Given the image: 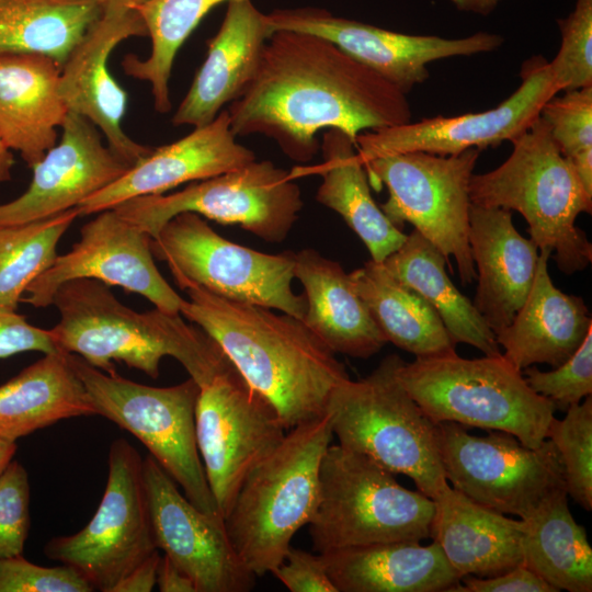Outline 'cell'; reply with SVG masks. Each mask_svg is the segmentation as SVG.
<instances>
[{
    "label": "cell",
    "mask_w": 592,
    "mask_h": 592,
    "mask_svg": "<svg viewBox=\"0 0 592 592\" xmlns=\"http://www.w3.org/2000/svg\"><path fill=\"white\" fill-rule=\"evenodd\" d=\"M227 111L236 137L271 138L298 163L318 153L320 130L355 144L412 121L407 94L328 39L293 31L271 35L257 76Z\"/></svg>",
    "instance_id": "1"
},
{
    "label": "cell",
    "mask_w": 592,
    "mask_h": 592,
    "mask_svg": "<svg viewBox=\"0 0 592 592\" xmlns=\"http://www.w3.org/2000/svg\"><path fill=\"white\" fill-rule=\"evenodd\" d=\"M180 314L204 330L288 430L326 414L333 389L350 378L344 365L303 320L230 300L185 281Z\"/></svg>",
    "instance_id": "2"
},
{
    "label": "cell",
    "mask_w": 592,
    "mask_h": 592,
    "mask_svg": "<svg viewBox=\"0 0 592 592\" xmlns=\"http://www.w3.org/2000/svg\"><path fill=\"white\" fill-rule=\"evenodd\" d=\"M52 305L59 321L48 329L57 350L115 374L114 361L158 378L164 356L175 358L198 386L231 362L220 346L181 314L159 308L138 312L122 304L107 285L90 278L61 284Z\"/></svg>",
    "instance_id": "3"
},
{
    "label": "cell",
    "mask_w": 592,
    "mask_h": 592,
    "mask_svg": "<svg viewBox=\"0 0 592 592\" xmlns=\"http://www.w3.org/2000/svg\"><path fill=\"white\" fill-rule=\"evenodd\" d=\"M511 144L503 163L473 174L471 204L519 212L531 240L554 254L561 272L583 271L592 261V243L576 220L581 213L591 214L592 195L540 116Z\"/></svg>",
    "instance_id": "4"
},
{
    "label": "cell",
    "mask_w": 592,
    "mask_h": 592,
    "mask_svg": "<svg viewBox=\"0 0 592 592\" xmlns=\"http://www.w3.org/2000/svg\"><path fill=\"white\" fill-rule=\"evenodd\" d=\"M332 439L327 413L297 424L242 482L224 522L234 547L257 577L282 563L296 532L311 521L320 464Z\"/></svg>",
    "instance_id": "5"
},
{
    "label": "cell",
    "mask_w": 592,
    "mask_h": 592,
    "mask_svg": "<svg viewBox=\"0 0 592 592\" xmlns=\"http://www.w3.org/2000/svg\"><path fill=\"white\" fill-rule=\"evenodd\" d=\"M401 385L435 423L502 431L536 448L555 418L554 403L527 385L503 354L464 358L456 351L400 361Z\"/></svg>",
    "instance_id": "6"
},
{
    "label": "cell",
    "mask_w": 592,
    "mask_h": 592,
    "mask_svg": "<svg viewBox=\"0 0 592 592\" xmlns=\"http://www.w3.org/2000/svg\"><path fill=\"white\" fill-rule=\"evenodd\" d=\"M398 354L384 357L358 380L332 391L326 413L338 444L361 453L394 475L409 477L433 499L448 482L437 447L436 423L398 379Z\"/></svg>",
    "instance_id": "7"
},
{
    "label": "cell",
    "mask_w": 592,
    "mask_h": 592,
    "mask_svg": "<svg viewBox=\"0 0 592 592\" xmlns=\"http://www.w3.org/2000/svg\"><path fill=\"white\" fill-rule=\"evenodd\" d=\"M434 501L401 486L369 457L331 444L319 470V499L309 522L316 553L430 537Z\"/></svg>",
    "instance_id": "8"
},
{
    "label": "cell",
    "mask_w": 592,
    "mask_h": 592,
    "mask_svg": "<svg viewBox=\"0 0 592 592\" xmlns=\"http://www.w3.org/2000/svg\"><path fill=\"white\" fill-rule=\"evenodd\" d=\"M69 355L96 414L138 439L197 509L223 517L196 443L198 384L189 377L174 386H148L117 373H104L82 357Z\"/></svg>",
    "instance_id": "9"
},
{
    "label": "cell",
    "mask_w": 592,
    "mask_h": 592,
    "mask_svg": "<svg viewBox=\"0 0 592 592\" xmlns=\"http://www.w3.org/2000/svg\"><path fill=\"white\" fill-rule=\"evenodd\" d=\"M479 149L441 156L423 151L387 155L364 164L369 185L388 190L380 209L400 228L410 223L449 260L463 285L477 278L469 247V184ZM449 262V261H448Z\"/></svg>",
    "instance_id": "10"
},
{
    "label": "cell",
    "mask_w": 592,
    "mask_h": 592,
    "mask_svg": "<svg viewBox=\"0 0 592 592\" xmlns=\"http://www.w3.org/2000/svg\"><path fill=\"white\" fill-rule=\"evenodd\" d=\"M153 258L175 282L196 284L220 297L275 309L303 320L304 295L292 288L295 252L264 253L221 237L191 212L167 221L151 238Z\"/></svg>",
    "instance_id": "11"
},
{
    "label": "cell",
    "mask_w": 592,
    "mask_h": 592,
    "mask_svg": "<svg viewBox=\"0 0 592 592\" xmlns=\"http://www.w3.org/2000/svg\"><path fill=\"white\" fill-rule=\"evenodd\" d=\"M295 181L289 170L270 160L255 159L231 171L191 182L181 191L133 197L112 208L151 238L175 215L191 212L278 243L288 236L304 205Z\"/></svg>",
    "instance_id": "12"
},
{
    "label": "cell",
    "mask_w": 592,
    "mask_h": 592,
    "mask_svg": "<svg viewBox=\"0 0 592 592\" xmlns=\"http://www.w3.org/2000/svg\"><path fill=\"white\" fill-rule=\"evenodd\" d=\"M436 436L448 485L489 509L525 519L566 490L559 454L548 439L531 448L510 433L473 435L456 422L436 423Z\"/></svg>",
    "instance_id": "13"
},
{
    "label": "cell",
    "mask_w": 592,
    "mask_h": 592,
    "mask_svg": "<svg viewBox=\"0 0 592 592\" xmlns=\"http://www.w3.org/2000/svg\"><path fill=\"white\" fill-rule=\"evenodd\" d=\"M109 473L90 522L72 535L56 536L46 557L75 567L95 590L112 592L133 568L157 551L143 476V458L125 439L112 442Z\"/></svg>",
    "instance_id": "14"
},
{
    "label": "cell",
    "mask_w": 592,
    "mask_h": 592,
    "mask_svg": "<svg viewBox=\"0 0 592 592\" xmlns=\"http://www.w3.org/2000/svg\"><path fill=\"white\" fill-rule=\"evenodd\" d=\"M277 411L232 363L200 387L196 443L221 516L228 514L246 477L285 436Z\"/></svg>",
    "instance_id": "15"
},
{
    "label": "cell",
    "mask_w": 592,
    "mask_h": 592,
    "mask_svg": "<svg viewBox=\"0 0 592 592\" xmlns=\"http://www.w3.org/2000/svg\"><path fill=\"white\" fill-rule=\"evenodd\" d=\"M520 78V87L493 109L364 132L355 139L357 155L365 163L387 155L423 151L449 156L511 143L537 119L543 105L560 92L551 78L549 61L540 55L522 64Z\"/></svg>",
    "instance_id": "16"
},
{
    "label": "cell",
    "mask_w": 592,
    "mask_h": 592,
    "mask_svg": "<svg viewBox=\"0 0 592 592\" xmlns=\"http://www.w3.org/2000/svg\"><path fill=\"white\" fill-rule=\"evenodd\" d=\"M267 16L273 32L293 31L323 37L405 94L429 79L430 62L490 53L504 41L499 34L482 31L460 38L405 34L312 7L278 9Z\"/></svg>",
    "instance_id": "17"
},
{
    "label": "cell",
    "mask_w": 592,
    "mask_h": 592,
    "mask_svg": "<svg viewBox=\"0 0 592 592\" xmlns=\"http://www.w3.org/2000/svg\"><path fill=\"white\" fill-rule=\"evenodd\" d=\"M84 224L80 239L26 288L21 301L43 308L52 305L58 287L90 278L137 293L163 311L180 314L183 299L164 280L153 261L146 231L113 208L96 213Z\"/></svg>",
    "instance_id": "18"
},
{
    "label": "cell",
    "mask_w": 592,
    "mask_h": 592,
    "mask_svg": "<svg viewBox=\"0 0 592 592\" xmlns=\"http://www.w3.org/2000/svg\"><path fill=\"white\" fill-rule=\"evenodd\" d=\"M143 476L152 536L197 592H248L257 576L234 547L224 519L197 509L167 471L148 455Z\"/></svg>",
    "instance_id": "19"
},
{
    "label": "cell",
    "mask_w": 592,
    "mask_h": 592,
    "mask_svg": "<svg viewBox=\"0 0 592 592\" xmlns=\"http://www.w3.org/2000/svg\"><path fill=\"white\" fill-rule=\"evenodd\" d=\"M134 36H148L139 12L116 0H105L60 68L58 91L69 112L89 119L118 156L135 164L152 148L134 141L123 130L127 94L109 70L114 48Z\"/></svg>",
    "instance_id": "20"
},
{
    "label": "cell",
    "mask_w": 592,
    "mask_h": 592,
    "mask_svg": "<svg viewBox=\"0 0 592 592\" xmlns=\"http://www.w3.org/2000/svg\"><path fill=\"white\" fill-rule=\"evenodd\" d=\"M61 138L33 167L27 190L0 204V225L31 223L78 207L133 164L103 144L89 119L68 112Z\"/></svg>",
    "instance_id": "21"
},
{
    "label": "cell",
    "mask_w": 592,
    "mask_h": 592,
    "mask_svg": "<svg viewBox=\"0 0 592 592\" xmlns=\"http://www.w3.org/2000/svg\"><path fill=\"white\" fill-rule=\"evenodd\" d=\"M255 160L252 150L236 140L229 113L223 110L210 123L194 127L183 138L152 148L121 178L79 204L80 216L96 214L138 196L159 195L240 168Z\"/></svg>",
    "instance_id": "22"
},
{
    "label": "cell",
    "mask_w": 592,
    "mask_h": 592,
    "mask_svg": "<svg viewBox=\"0 0 592 592\" xmlns=\"http://www.w3.org/2000/svg\"><path fill=\"white\" fill-rule=\"evenodd\" d=\"M269 16L251 0H230L221 25L207 44L204 62L172 116V124L200 127L239 99L259 70L273 34Z\"/></svg>",
    "instance_id": "23"
},
{
    "label": "cell",
    "mask_w": 592,
    "mask_h": 592,
    "mask_svg": "<svg viewBox=\"0 0 592 592\" xmlns=\"http://www.w3.org/2000/svg\"><path fill=\"white\" fill-rule=\"evenodd\" d=\"M468 240L478 278L473 304L496 334L512 322L531 291L538 247L515 229L511 210L476 204Z\"/></svg>",
    "instance_id": "24"
},
{
    "label": "cell",
    "mask_w": 592,
    "mask_h": 592,
    "mask_svg": "<svg viewBox=\"0 0 592 592\" xmlns=\"http://www.w3.org/2000/svg\"><path fill=\"white\" fill-rule=\"evenodd\" d=\"M432 500L430 537L460 578H489L524 563L522 519L481 505L449 485Z\"/></svg>",
    "instance_id": "25"
},
{
    "label": "cell",
    "mask_w": 592,
    "mask_h": 592,
    "mask_svg": "<svg viewBox=\"0 0 592 592\" xmlns=\"http://www.w3.org/2000/svg\"><path fill=\"white\" fill-rule=\"evenodd\" d=\"M551 252L543 250L531 291L512 322L496 333L503 356L517 369L535 364L559 366L592 329L584 300L558 289L548 273Z\"/></svg>",
    "instance_id": "26"
},
{
    "label": "cell",
    "mask_w": 592,
    "mask_h": 592,
    "mask_svg": "<svg viewBox=\"0 0 592 592\" xmlns=\"http://www.w3.org/2000/svg\"><path fill=\"white\" fill-rule=\"evenodd\" d=\"M60 66L42 54L0 55V135L32 168L57 143L68 109L58 91Z\"/></svg>",
    "instance_id": "27"
},
{
    "label": "cell",
    "mask_w": 592,
    "mask_h": 592,
    "mask_svg": "<svg viewBox=\"0 0 592 592\" xmlns=\"http://www.w3.org/2000/svg\"><path fill=\"white\" fill-rule=\"evenodd\" d=\"M322 555L338 592H456L460 585L434 540L375 543Z\"/></svg>",
    "instance_id": "28"
},
{
    "label": "cell",
    "mask_w": 592,
    "mask_h": 592,
    "mask_svg": "<svg viewBox=\"0 0 592 592\" xmlns=\"http://www.w3.org/2000/svg\"><path fill=\"white\" fill-rule=\"evenodd\" d=\"M305 291L304 323L335 354L369 358L387 343L342 265L315 249L294 255Z\"/></svg>",
    "instance_id": "29"
},
{
    "label": "cell",
    "mask_w": 592,
    "mask_h": 592,
    "mask_svg": "<svg viewBox=\"0 0 592 592\" xmlns=\"http://www.w3.org/2000/svg\"><path fill=\"white\" fill-rule=\"evenodd\" d=\"M322 162L297 166L291 175L321 178L316 200L338 213L367 248L371 259L383 262L405 242V235L375 203L363 162L354 141L338 129L323 133Z\"/></svg>",
    "instance_id": "30"
},
{
    "label": "cell",
    "mask_w": 592,
    "mask_h": 592,
    "mask_svg": "<svg viewBox=\"0 0 592 592\" xmlns=\"http://www.w3.org/2000/svg\"><path fill=\"white\" fill-rule=\"evenodd\" d=\"M70 355L55 351L0 385V437L16 441L65 419L94 415Z\"/></svg>",
    "instance_id": "31"
},
{
    "label": "cell",
    "mask_w": 592,
    "mask_h": 592,
    "mask_svg": "<svg viewBox=\"0 0 592 592\" xmlns=\"http://www.w3.org/2000/svg\"><path fill=\"white\" fill-rule=\"evenodd\" d=\"M446 262L449 264L431 241L413 229L382 263L398 282L434 308L454 343L469 344L485 355L501 354L493 331L447 275Z\"/></svg>",
    "instance_id": "32"
},
{
    "label": "cell",
    "mask_w": 592,
    "mask_h": 592,
    "mask_svg": "<svg viewBox=\"0 0 592 592\" xmlns=\"http://www.w3.org/2000/svg\"><path fill=\"white\" fill-rule=\"evenodd\" d=\"M351 283L385 337L415 357L455 351L454 341L434 308L372 259L349 273Z\"/></svg>",
    "instance_id": "33"
},
{
    "label": "cell",
    "mask_w": 592,
    "mask_h": 592,
    "mask_svg": "<svg viewBox=\"0 0 592 592\" xmlns=\"http://www.w3.org/2000/svg\"><path fill=\"white\" fill-rule=\"evenodd\" d=\"M522 520L524 565L557 591L591 592L592 549L569 510L567 491L551 494Z\"/></svg>",
    "instance_id": "34"
},
{
    "label": "cell",
    "mask_w": 592,
    "mask_h": 592,
    "mask_svg": "<svg viewBox=\"0 0 592 592\" xmlns=\"http://www.w3.org/2000/svg\"><path fill=\"white\" fill-rule=\"evenodd\" d=\"M105 0H0V55L33 53L61 68Z\"/></svg>",
    "instance_id": "35"
},
{
    "label": "cell",
    "mask_w": 592,
    "mask_h": 592,
    "mask_svg": "<svg viewBox=\"0 0 592 592\" xmlns=\"http://www.w3.org/2000/svg\"><path fill=\"white\" fill-rule=\"evenodd\" d=\"M230 0H149L136 8L150 37L146 59L126 55L124 72L150 84L155 110H171L169 80L178 50L203 18L216 5Z\"/></svg>",
    "instance_id": "36"
},
{
    "label": "cell",
    "mask_w": 592,
    "mask_h": 592,
    "mask_svg": "<svg viewBox=\"0 0 592 592\" xmlns=\"http://www.w3.org/2000/svg\"><path fill=\"white\" fill-rule=\"evenodd\" d=\"M79 216L75 207L31 223L0 225V307L16 309L29 285L52 265L59 240Z\"/></svg>",
    "instance_id": "37"
},
{
    "label": "cell",
    "mask_w": 592,
    "mask_h": 592,
    "mask_svg": "<svg viewBox=\"0 0 592 592\" xmlns=\"http://www.w3.org/2000/svg\"><path fill=\"white\" fill-rule=\"evenodd\" d=\"M562 92L543 105L539 116L592 195V86Z\"/></svg>",
    "instance_id": "38"
},
{
    "label": "cell",
    "mask_w": 592,
    "mask_h": 592,
    "mask_svg": "<svg viewBox=\"0 0 592 592\" xmlns=\"http://www.w3.org/2000/svg\"><path fill=\"white\" fill-rule=\"evenodd\" d=\"M556 447L570 496L585 511L592 510V397L571 406L562 419L554 418L547 436Z\"/></svg>",
    "instance_id": "39"
},
{
    "label": "cell",
    "mask_w": 592,
    "mask_h": 592,
    "mask_svg": "<svg viewBox=\"0 0 592 592\" xmlns=\"http://www.w3.org/2000/svg\"><path fill=\"white\" fill-rule=\"evenodd\" d=\"M561 41L549 61L559 91L592 86V0H577L573 11L557 20Z\"/></svg>",
    "instance_id": "40"
},
{
    "label": "cell",
    "mask_w": 592,
    "mask_h": 592,
    "mask_svg": "<svg viewBox=\"0 0 592 592\" xmlns=\"http://www.w3.org/2000/svg\"><path fill=\"white\" fill-rule=\"evenodd\" d=\"M522 374L533 391L549 399L556 409L567 411L592 395V329L578 350L553 371L528 366Z\"/></svg>",
    "instance_id": "41"
},
{
    "label": "cell",
    "mask_w": 592,
    "mask_h": 592,
    "mask_svg": "<svg viewBox=\"0 0 592 592\" xmlns=\"http://www.w3.org/2000/svg\"><path fill=\"white\" fill-rule=\"evenodd\" d=\"M30 502L27 471L12 459L0 475V558L23 555L31 527Z\"/></svg>",
    "instance_id": "42"
},
{
    "label": "cell",
    "mask_w": 592,
    "mask_h": 592,
    "mask_svg": "<svg viewBox=\"0 0 592 592\" xmlns=\"http://www.w3.org/2000/svg\"><path fill=\"white\" fill-rule=\"evenodd\" d=\"M93 585L72 566L43 567L18 555L0 558V592H91Z\"/></svg>",
    "instance_id": "43"
},
{
    "label": "cell",
    "mask_w": 592,
    "mask_h": 592,
    "mask_svg": "<svg viewBox=\"0 0 592 592\" xmlns=\"http://www.w3.org/2000/svg\"><path fill=\"white\" fill-rule=\"evenodd\" d=\"M291 592H338L322 554L289 547L271 572Z\"/></svg>",
    "instance_id": "44"
},
{
    "label": "cell",
    "mask_w": 592,
    "mask_h": 592,
    "mask_svg": "<svg viewBox=\"0 0 592 592\" xmlns=\"http://www.w3.org/2000/svg\"><path fill=\"white\" fill-rule=\"evenodd\" d=\"M58 351L49 330L30 325L15 310L0 307V358L23 352Z\"/></svg>",
    "instance_id": "45"
},
{
    "label": "cell",
    "mask_w": 592,
    "mask_h": 592,
    "mask_svg": "<svg viewBox=\"0 0 592 592\" xmlns=\"http://www.w3.org/2000/svg\"><path fill=\"white\" fill-rule=\"evenodd\" d=\"M456 592H558L524 563L500 574L479 578L465 576Z\"/></svg>",
    "instance_id": "46"
},
{
    "label": "cell",
    "mask_w": 592,
    "mask_h": 592,
    "mask_svg": "<svg viewBox=\"0 0 592 592\" xmlns=\"http://www.w3.org/2000/svg\"><path fill=\"white\" fill-rule=\"evenodd\" d=\"M159 559L157 550L127 572L112 592H150L157 583Z\"/></svg>",
    "instance_id": "47"
},
{
    "label": "cell",
    "mask_w": 592,
    "mask_h": 592,
    "mask_svg": "<svg viewBox=\"0 0 592 592\" xmlns=\"http://www.w3.org/2000/svg\"><path fill=\"white\" fill-rule=\"evenodd\" d=\"M156 585L161 592H197L193 580L164 555L159 559Z\"/></svg>",
    "instance_id": "48"
},
{
    "label": "cell",
    "mask_w": 592,
    "mask_h": 592,
    "mask_svg": "<svg viewBox=\"0 0 592 592\" xmlns=\"http://www.w3.org/2000/svg\"><path fill=\"white\" fill-rule=\"evenodd\" d=\"M451 3L463 12L479 15H489L497 8L500 0H449Z\"/></svg>",
    "instance_id": "49"
},
{
    "label": "cell",
    "mask_w": 592,
    "mask_h": 592,
    "mask_svg": "<svg viewBox=\"0 0 592 592\" xmlns=\"http://www.w3.org/2000/svg\"><path fill=\"white\" fill-rule=\"evenodd\" d=\"M14 157L0 135V184L11 180Z\"/></svg>",
    "instance_id": "50"
},
{
    "label": "cell",
    "mask_w": 592,
    "mask_h": 592,
    "mask_svg": "<svg viewBox=\"0 0 592 592\" xmlns=\"http://www.w3.org/2000/svg\"><path fill=\"white\" fill-rule=\"evenodd\" d=\"M16 447L18 446L14 441L0 437V475L3 473L9 463L13 459Z\"/></svg>",
    "instance_id": "51"
},
{
    "label": "cell",
    "mask_w": 592,
    "mask_h": 592,
    "mask_svg": "<svg viewBox=\"0 0 592 592\" xmlns=\"http://www.w3.org/2000/svg\"><path fill=\"white\" fill-rule=\"evenodd\" d=\"M118 2H122L124 4H127L132 8H138L139 5L144 4L145 2L149 1V0H116Z\"/></svg>",
    "instance_id": "52"
}]
</instances>
